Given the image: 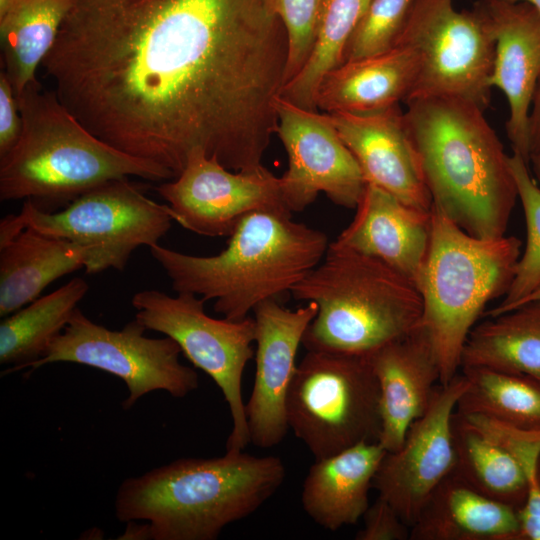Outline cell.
Masks as SVG:
<instances>
[{
	"mask_svg": "<svg viewBox=\"0 0 540 540\" xmlns=\"http://www.w3.org/2000/svg\"><path fill=\"white\" fill-rule=\"evenodd\" d=\"M518 530L517 509L480 494L452 471L426 500L410 540H516Z\"/></svg>",
	"mask_w": 540,
	"mask_h": 540,
	"instance_id": "cell-23",
	"label": "cell"
},
{
	"mask_svg": "<svg viewBox=\"0 0 540 540\" xmlns=\"http://www.w3.org/2000/svg\"><path fill=\"white\" fill-rule=\"evenodd\" d=\"M466 366L540 380V299L524 302L476 324L461 354V367Z\"/></svg>",
	"mask_w": 540,
	"mask_h": 540,
	"instance_id": "cell-25",
	"label": "cell"
},
{
	"mask_svg": "<svg viewBox=\"0 0 540 540\" xmlns=\"http://www.w3.org/2000/svg\"><path fill=\"white\" fill-rule=\"evenodd\" d=\"M119 539L145 540L151 539L149 523L138 524L136 521L127 522V528Z\"/></svg>",
	"mask_w": 540,
	"mask_h": 540,
	"instance_id": "cell-38",
	"label": "cell"
},
{
	"mask_svg": "<svg viewBox=\"0 0 540 540\" xmlns=\"http://www.w3.org/2000/svg\"><path fill=\"white\" fill-rule=\"evenodd\" d=\"M72 0H17L0 17L4 72L17 97L37 80L36 70L54 46Z\"/></svg>",
	"mask_w": 540,
	"mask_h": 540,
	"instance_id": "cell-26",
	"label": "cell"
},
{
	"mask_svg": "<svg viewBox=\"0 0 540 540\" xmlns=\"http://www.w3.org/2000/svg\"><path fill=\"white\" fill-rule=\"evenodd\" d=\"M17 2V0H0V17L4 16Z\"/></svg>",
	"mask_w": 540,
	"mask_h": 540,
	"instance_id": "cell-39",
	"label": "cell"
},
{
	"mask_svg": "<svg viewBox=\"0 0 540 540\" xmlns=\"http://www.w3.org/2000/svg\"><path fill=\"white\" fill-rule=\"evenodd\" d=\"M405 103L406 125L432 206L474 237L504 236L518 193L510 155L484 110L453 96Z\"/></svg>",
	"mask_w": 540,
	"mask_h": 540,
	"instance_id": "cell-2",
	"label": "cell"
},
{
	"mask_svg": "<svg viewBox=\"0 0 540 540\" xmlns=\"http://www.w3.org/2000/svg\"><path fill=\"white\" fill-rule=\"evenodd\" d=\"M286 412L289 427L315 460L378 442L380 391L369 357L307 350L291 381Z\"/></svg>",
	"mask_w": 540,
	"mask_h": 540,
	"instance_id": "cell-8",
	"label": "cell"
},
{
	"mask_svg": "<svg viewBox=\"0 0 540 540\" xmlns=\"http://www.w3.org/2000/svg\"><path fill=\"white\" fill-rule=\"evenodd\" d=\"M509 162L524 212L526 244L509 289L502 301L488 311V317L515 308L540 286V184L533 180L529 164L520 155L513 153Z\"/></svg>",
	"mask_w": 540,
	"mask_h": 540,
	"instance_id": "cell-31",
	"label": "cell"
},
{
	"mask_svg": "<svg viewBox=\"0 0 540 540\" xmlns=\"http://www.w3.org/2000/svg\"><path fill=\"white\" fill-rule=\"evenodd\" d=\"M416 53L403 46L345 61L321 81L316 107L326 113L369 114L406 101L418 75Z\"/></svg>",
	"mask_w": 540,
	"mask_h": 540,
	"instance_id": "cell-21",
	"label": "cell"
},
{
	"mask_svg": "<svg viewBox=\"0 0 540 540\" xmlns=\"http://www.w3.org/2000/svg\"><path fill=\"white\" fill-rule=\"evenodd\" d=\"M538 479H539V482H540V461H539V466H538Z\"/></svg>",
	"mask_w": 540,
	"mask_h": 540,
	"instance_id": "cell-42",
	"label": "cell"
},
{
	"mask_svg": "<svg viewBox=\"0 0 540 540\" xmlns=\"http://www.w3.org/2000/svg\"><path fill=\"white\" fill-rule=\"evenodd\" d=\"M156 190L168 202L175 222L210 237L229 236L254 211L286 207L280 177L267 168L232 171L201 150L190 154L174 181Z\"/></svg>",
	"mask_w": 540,
	"mask_h": 540,
	"instance_id": "cell-14",
	"label": "cell"
},
{
	"mask_svg": "<svg viewBox=\"0 0 540 540\" xmlns=\"http://www.w3.org/2000/svg\"><path fill=\"white\" fill-rule=\"evenodd\" d=\"M323 0H270L288 36L286 83L302 69L313 46Z\"/></svg>",
	"mask_w": 540,
	"mask_h": 540,
	"instance_id": "cell-33",
	"label": "cell"
},
{
	"mask_svg": "<svg viewBox=\"0 0 540 540\" xmlns=\"http://www.w3.org/2000/svg\"><path fill=\"white\" fill-rule=\"evenodd\" d=\"M386 452L379 442H363L315 460L301 493L306 514L330 531L357 523L370 505L369 490Z\"/></svg>",
	"mask_w": 540,
	"mask_h": 540,
	"instance_id": "cell-22",
	"label": "cell"
},
{
	"mask_svg": "<svg viewBox=\"0 0 540 540\" xmlns=\"http://www.w3.org/2000/svg\"><path fill=\"white\" fill-rule=\"evenodd\" d=\"M529 161L540 174V78L534 90L528 118Z\"/></svg>",
	"mask_w": 540,
	"mask_h": 540,
	"instance_id": "cell-37",
	"label": "cell"
},
{
	"mask_svg": "<svg viewBox=\"0 0 540 540\" xmlns=\"http://www.w3.org/2000/svg\"><path fill=\"white\" fill-rule=\"evenodd\" d=\"M519 530L516 540H540V482L538 475L528 480L524 504L517 510Z\"/></svg>",
	"mask_w": 540,
	"mask_h": 540,
	"instance_id": "cell-36",
	"label": "cell"
},
{
	"mask_svg": "<svg viewBox=\"0 0 540 540\" xmlns=\"http://www.w3.org/2000/svg\"><path fill=\"white\" fill-rule=\"evenodd\" d=\"M505 1H509V2L523 1V2H527V3L531 4V5H533L540 12V0H505Z\"/></svg>",
	"mask_w": 540,
	"mask_h": 540,
	"instance_id": "cell-41",
	"label": "cell"
},
{
	"mask_svg": "<svg viewBox=\"0 0 540 540\" xmlns=\"http://www.w3.org/2000/svg\"><path fill=\"white\" fill-rule=\"evenodd\" d=\"M205 303L193 293L170 296L155 289L139 291L131 300L135 319L146 330L173 339L187 359L219 387L232 418L226 451H241L250 442L241 386L244 369L254 355L256 323L249 316L238 321L215 319L206 313Z\"/></svg>",
	"mask_w": 540,
	"mask_h": 540,
	"instance_id": "cell-10",
	"label": "cell"
},
{
	"mask_svg": "<svg viewBox=\"0 0 540 540\" xmlns=\"http://www.w3.org/2000/svg\"><path fill=\"white\" fill-rule=\"evenodd\" d=\"M136 319L120 330H111L88 318L78 307L43 355L26 368L36 370L57 362L76 363L120 378L130 409L144 395L163 390L182 398L199 385L197 372L179 360L181 349L170 337L150 338Z\"/></svg>",
	"mask_w": 540,
	"mask_h": 540,
	"instance_id": "cell-12",
	"label": "cell"
},
{
	"mask_svg": "<svg viewBox=\"0 0 540 540\" xmlns=\"http://www.w3.org/2000/svg\"><path fill=\"white\" fill-rule=\"evenodd\" d=\"M285 476L280 458L242 450L181 458L124 480L115 516L125 523L147 521L153 540H215L227 525L258 510Z\"/></svg>",
	"mask_w": 540,
	"mask_h": 540,
	"instance_id": "cell-4",
	"label": "cell"
},
{
	"mask_svg": "<svg viewBox=\"0 0 540 540\" xmlns=\"http://www.w3.org/2000/svg\"><path fill=\"white\" fill-rule=\"evenodd\" d=\"M88 289V283L76 277L4 317L0 324V363L12 365L8 372L25 369L43 355Z\"/></svg>",
	"mask_w": 540,
	"mask_h": 540,
	"instance_id": "cell-28",
	"label": "cell"
},
{
	"mask_svg": "<svg viewBox=\"0 0 540 540\" xmlns=\"http://www.w3.org/2000/svg\"><path fill=\"white\" fill-rule=\"evenodd\" d=\"M535 299H540V286L535 291H533L529 296H527L520 304L530 301V300H535Z\"/></svg>",
	"mask_w": 540,
	"mask_h": 540,
	"instance_id": "cell-40",
	"label": "cell"
},
{
	"mask_svg": "<svg viewBox=\"0 0 540 540\" xmlns=\"http://www.w3.org/2000/svg\"><path fill=\"white\" fill-rule=\"evenodd\" d=\"M87 260V249L26 227L0 246V316L33 302L49 284L84 268Z\"/></svg>",
	"mask_w": 540,
	"mask_h": 540,
	"instance_id": "cell-24",
	"label": "cell"
},
{
	"mask_svg": "<svg viewBox=\"0 0 540 540\" xmlns=\"http://www.w3.org/2000/svg\"><path fill=\"white\" fill-rule=\"evenodd\" d=\"M291 211L277 207L244 216L229 235L227 247L212 256H195L151 246L176 292H189L229 320L248 317L267 300H280L324 258L325 233L294 221Z\"/></svg>",
	"mask_w": 540,
	"mask_h": 540,
	"instance_id": "cell-3",
	"label": "cell"
},
{
	"mask_svg": "<svg viewBox=\"0 0 540 540\" xmlns=\"http://www.w3.org/2000/svg\"><path fill=\"white\" fill-rule=\"evenodd\" d=\"M356 159L366 184L431 211L419 156L399 105L369 114L327 113Z\"/></svg>",
	"mask_w": 540,
	"mask_h": 540,
	"instance_id": "cell-18",
	"label": "cell"
},
{
	"mask_svg": "<svg viewBox=\"0 0 540 540\" xmlns=\"http://www.w3.org/2000/svg\"><path fill=\"white\" fill-rule=\"evenodd\" d=\"M22 131L0 158V200L69 201L108 181L175 178L168 169L127 154L91 133L38 81L16 97Z\"/></svg>",
	"mask_w": 540,
	"mask_h": 540,
	"instance_id": "cell-5",
	"label": "cell"
},
{
	"mask_svg": "<svg viewBox=\"0 0 540 540\" xmlns=\"http://www.w3.org/2000/svg\"><path fill=\"white\" fill-rule=\"evenodd\" d=\"M468 386L464 374L439 384L426 412L409 427L402 446L386 452L372 487L412 527L426 500L455 466L452 419Z\"/></svg>",
	"mask_w": 540,
	"mask_h": 540,
	"instance_id": "cell-15",
	"label": "cell"
},
{
	"mask_svg": "<svg viewBox=\"0 0 540 540\" xmlns=\"http://www.w3.org/2000/svg\"><path fill=\"white\" fill-rule=\"evenodd\" d=\"M22 131V117L11 83L0 73V158L17 143Z\"/></svg>",
	"mask_w": 540,
	"mask_h": 540,
	"instance_id": "cell-35",
	"label": "cell"
},
{
	"mask_svg": "<svg viewBox=\"0 0 540 540\" xmlns=\"http://www.w3.org/2000/svg\"><path fill=\"white\" fill-rule=\"evenodd\" d=\"M371 0H323L309 57L285 84L281 97L317 111L316 94L322 79L344 62V54L359 20Z\"/></svg>",
	"mask_w": 540,
	"mask_h": 540,
	"instance_id": "cell-30",
	"label": "cell"
},
{
	"mask_svg": "<svg viewBox=\"0 0 540 540\" xmlns=\"http://www.w3.org/2000/svg\"><path fill=\"white\" fill-rule=\"evenodd\" d=\"M287 62L270 0H72L41 67L91 133L176 178L197 150L263 166Z\"/></svg>",
	"mask_w": 540,
	"mask_h": 540,
	"instance_id": "cell-1",
	"label": "cell"
},
{
	"mask_svg": "<svg viewBox=\"0 0 540 540\" xmlns=\"http://www.w3.org/2000/svg\"><path fill=\"white\" fill-rule=\"evenodd\" d=\"M521 246L515 236L474 237L431 207L429 249L417 288L422 324L439 361L440 384L458 374L465 342L487 303L509 289Z\"/></svg>",
	"mask_w": 540,
	"mask_h": 540,
	"instance_id": "cell-7",
	"label": "cell"
},
{
	"mask_svg": "<svg viewBox=\"0 0 540 540\" xmlns=\"http://www.w3.org/2000/svg\"><path fill=\"white\" fill-rule=\"evenodd\" d=\"M396 46L418 57L417 79L407 100L453 96L486 110L495 44L475 7L457 11L453 0H412Z\"/></svg>",
	"mask_w": 540,
	"mask_h": 540,
	"instance_id": "cell-11",
	"label": "cell"
},
{
	"mask_svg": "<svg viewBox=\"0 0 540 540\" xmlns=\"http://www.w3.org/2000/svg\"><path fill=\"white\" fill-rule=\"evenodd\" d=\"M473 7L494 39L491 86L508 102L505 127L513 153L530 165L528 118L540 78V12L523 1L478 0Z\"/></svg>",
	"mask_w": 540,
	"mask_h": 540,
	"instance_id": "cell-17",
	"label": "cell"
},
{
	"mask_svg": "<svg viewBox=\"0 0 540 540\" xmlns=\"http://www.w3.org/2000/svg\"><path fill=\"white\" fill-rule=\"evenodd\" d=\"M317 311L314 302L291 310L274 299L253 310L256 373L245 412L250 442L259 448L279 444L290 428L286 398L297 367L298 348Z\"/></svg>",
	"mask_w": 540,
	"mask_h": 540,
	"instance_id": "cell-16",
	"label": "cell"
},
{
	"mask_svg": "<svg viewBox=\"0 0 540 540\" xmlns=\"http://www.w3.org/2000/svg\"><path fill=\"white\" fill-rule=\"evenodd\" d=\"M537 178H538V180H539V184H540V174H539V175H537Z\"/></svg>",
	"mask_w": 540,
	"mask_h": 540,
	"instance_id": "cell-43",
	"label": "cell"
},
{
	"mask_svg": "<svg viewBox=\"0 0 540 540\" xmlns=\"http://www.w3.org/2000/svg\"><path fill=\"white\" fill-rule=\"evenodd\" d=\"M468 386L456 412L482 415L502 423L540 431V380L486 367H461Z\"/></svg>",
	"mask_w": 540,
	"mask_h": 540,
	"instance_id": "cell-29",
	"label": "cell"
},
{
	"mask_svg": "<svg viewBox=\"0 0 540 540\" xmlns=\"http://www.w3.org/2000/svg\"><path fill=\"white\" fill-rule=\"evenodd\" d=\"M290 294L318 307L303 336L306 350L369 356L422 323V298L412 281L332 243Z\"/></svg>",
	"mask_w": 540,
	"mask_h": 540,
	"instance_id": "cell-6",
	"label": "cell"
},
{
	"mask_svg": "<svg viewBox=\"0 0 540 540\" xmlns=\"http://www.w3.org/2000/svg\"><path fill=\"white\" fill-rule=\"evenodd\" d=\"M355 209L353 220L332 244L383 262L417 287L429 249L431 211L371 184Z\"/></svg>",
	"mask_w": 540,
	"mask_h": 540,
	"instance_id": "cell-20",
	"label": "cell"
},
{
	"mask_svg": "<svg viewBox=\"0 0 540 540\" xmlns=\"http://www.w3.org/2000/svg\"><path fill=\"white\" fill-rule=\"evenodd\" d=\"M453 473L480 494L519 509L528 491L527 475L504 447L454 412Z\"/></svg>",
	"mask_w": 540,
	"mask_h": 540,
	"instance_id": "cell-27",
	"label": "cell"
},
{
	"mask_svg": "<svg viewBox=\"0 0 540 540\" xmlns=\"http://www.w3.org/2000/svg\"><path fill=\"white\" fill-rule=\"evenodd\" d=\"M276 108V134L289 163L280 177L285 206L291 212L302 211L324 193L338 206L356 208L366 182L329 115L299 107L282 97Z\"/></svg>",
	"mask_w": 540,
	"mask_h": 540,
	"instance_id": "cell-13",
	"label": "cell"
},
{
	"mask_svg": "<svg viewBox=\"0 0 540 540\" xmlns=\"http://www.w3.org/2000/svg\"><path fill=\"white\" fill-rule=\"evenodd\" d=\"M380 391L379 444L398 450L411 424L428 409L441 371L432 339L421 323L369 356Z\"/></svg>",
	"mask_w": 540,
	"mask_h": 540,
	"instance_id": "cell-19",
	"label": "cell"
},
{
	"mask_svg": "<svg viewBox=\"0 0 540 540\" xmlns=\"http://www.w3.org/2000/svg\"><path fill=\"white\" fill-rule=\"evenodd\" d=\"M16 217L23 228L87 249V274L122 271L137 248L159 244L174 221L169 205L146 196L128 177L88 190L58 212L45 211L27 199Z\"/></svg>",
	"mask_w": 540,
	"mask_h": 540,
	"instance_id": "cell-9",
	"label": "cell"
},
{
	"mask_svg": "<svg viewBox=\"0 0 540 540\" xmlns=\"http://www.w3.org/2000/svg\"><path fill=\"white\" fill-rule=\"evenodd\" d=\"M362 519L363 527L356 533V540H410L411 527L382 497L369 505Z\"/></svg>",
	"mask_w": 540,
	"mask_h": 540,
	"instance_id": "cell-34",
	"label": "cell"
},
{
	"mask_svg": "<svg viewBox=\"0 0 540 540\" xmlns=\"http://www.w3.org/2000/svg\"><path fill=\"white\" fill-rule=\"evenodd\" d=\"M412 0H371L347 44L344 62L393 49Z\"/></svg>",
	"mask_w": 540,
	"mask_h": 540,
	"instance_id": "cell-32",
	"label": "cell"
}]
</instances>
